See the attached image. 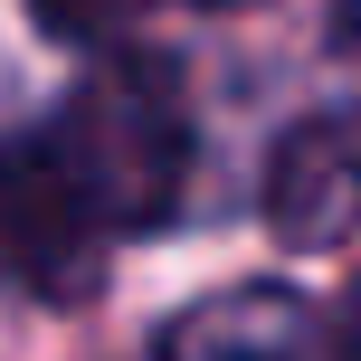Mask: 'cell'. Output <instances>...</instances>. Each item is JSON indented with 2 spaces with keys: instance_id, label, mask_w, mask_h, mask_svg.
<instances>
[{
  "instance_id": "cell-1",
  "label": "cell",
  "mask_w": 361,
  "mask_h": 361,
  "mask_svg": "<svg viewBox=\"0 0 361 361\" xmlns=\"http://www.w3.org/2000/svg\"><path fill=\"white\" fill-rule=\"evenodd\" d=\"M38 143H48V162L67 171V190L86 200V219L105 238H143L180 209L190 114H180L171 76H152V67H95L38 124Z\"/></svg>"
},
{
  "instance_id": "cell-2",
  "label": "cell",
  "mask_w": 361,
  "mask_h": 361,
  "mask_svg": "<svg viewBox=\"0 0 361 361\" xmlns=\"http://www.w3.org/2000/svg\"><path fill=\"white\" fill-rule=\"evenodd\" d=\"M114 238L86 219V200L67 190V171L48 162L38 133L0 143V286L29 305H86L105 276Z\"/></svg>"
},
{
  "instance_id": "cell-3",
  "label": "cell",
  "mask_w": 361,
  "mask_h": 361,
  "mask_svg": "<svg viewBox=\"0 0 361 361\" xmlns=\"http://www.w3.org/2000/svg\"><path fill=\"white\" fill-rule=\"evenodd\" d=\"M267 228L286 247H343L361 238V105L352 114H305L267 162Z\"/></svg>"
},
{
  "instance_id": "cell-4",
  "label": "cell",
  "mask_w": 361,
  "mask_h": 361,
  "mask_svg": "<svg viewBox=\"0 0 361 361\" xmlns=\"http://www.w3.org/2000/svg\"><path fill=\"white\" fill-rule=\"evenodd\" d=\"M152 361H343V333L286 286H228L171 314Z\"/></svg>"
},
{
  "instance_id": "cell-5",
  "label": "cell",
  "mask_w": 361,
  "mask_h": 361,
  "mask_svg": "<svg viewBox=\"0 0 361 361\" xmlns=\"http://www.w3.org/2000/svg\"><path fill=\"white\" fill-rule=\"evenodd\" d=\"M29 10H38V29H48V38H114L143 0H29Z\"/></svg>"
},
{
  "instance_id": "cell-6",
  "label": "cell",
  "mask_w": 361,
  "mask_h": 361,
  "mask_svg": "<svg viewBox=\"0 0 361 361\" xmlns=\"http://www.w3.org/2000/svg\"><path fill=\"white\" fill-rule=\"evenodd\" d=\"M343 361H361V276H352V305H343Z\"/></svg>"
},
{
  "instance_id": "cell-7",
  "label": "cell",
  "mask_w": 361,
  "mask_h": 361,
  "mask_svg": "<svg viewBox=\"0 0 361 361\" xmlns=\"http://www.w3.org/2000/svg\"><path fill=\"white\" fill-rule=\"evenodd\" d=\"M200 10H238V0H200Z\"/></svg>"
}]
</instances>
